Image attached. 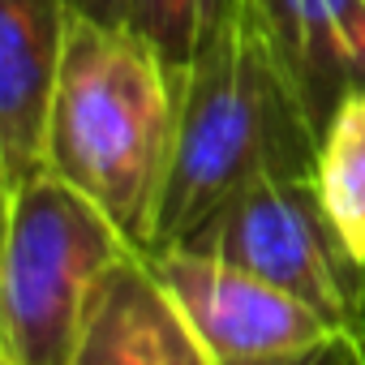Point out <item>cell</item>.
<instances>
[{
    "instance_id": "cell-5",
    "label": "cell",
    "mask_w": 365,
    "mask_h": 365,
    "mask_svg": "<svg viewBox=\"0 0 365 365\" xmlns=\"http://www.w3.org/2000/svg\"><path fill=\"white\" fill-rule=\"evenodd\" d=\"M146 258L215 365L309 348L339 331L322 314H314L309 305L288 297L284 288H275L215 254L172 245V250H155Z\"/></svg>"
},
{
    "instance_id": "cell-7",
    "label": "cell",
    "mask_w": 365,
    "mask_h": 365,
    "mask_svg": "<svg viewBox=\"0 0 365 365\" xmlns=\"http://www.w3.org/2000/svg\"><path fill=\"white\" fill-rule=\"evenodd\" d=\"M73 365H215L146 250H129L91 305Z\"/></svg>"
},
{
    "instance_id": "cell-12",
    "label": "cell",
    "mask_w": 365,
    "mask_h": 365,
    "mask_svg": "<svg viewBox=\"0 0 365 365\" xmlns=\"http://www.w3.org/2000/svg\"><path fill=\"white\" fill-rule=\"evenodd\" d=\"M78 18L103 22V26H129V0H69Z\"/></svg>"
},
{
    "instance_id": "cell-11",
    "label": "cell",
    "mask_w": 365,
    "mask_h": 365,
    "mask_svg": "<svg viewBox=\"0 0 365 365\" xmlns=\"http://www.w3.org/2000/svg\"><path fill=\"white\" fill-rule=\"evenodd\" d=\"M232 365H365V335L361 331H335L309 348L258 356V361H232Z\"/></svg>"
},
{
    "instance_id": "cell-2",
    "label": "cell",
    "mask_w": 365,
    "mask_h": 365,
    "mask_svg": "<svg viewBox=\"0 0 365 365\" xmlns=\"http://www.w3.org/2000/svg\"><path fill=\"white\" fill-rule=\"evenodd\" d=\"M176 142V69L133 26L69 22L48 116V172L150 250Z\"/></svg>"
},
{
    "instance_id": "cell-9",
    "label": "cell",
    "mask_w": 365,
    "mask_h": 365,
    "mask_svg": "<svg viewBox=\"0 0 365 365\" xmlns=\"http://www.w3.org/2000/svg\"><path fill=\"white\" fill-rule=\"evenodd\" d=\"M314 190L352 258L365 267V86L344 95L318 133Z\"/></svg>"
},
{
    "instance_id": "cell-6",
    "label": "cell",
    "mask_w": 365,
    "mask_h": 365,
    "mask_svg": "<svg viewBox=\"0 0 365 365\" xmlns=\"http://www.w3.org/2000/svg\"><path fill=\"white\" fill-rule=\"evenodd\" d=\"M69 0H0V190L48 172V116L69 43Z\"/></svg>"
},
{
    "instance_id": "cell-10",
    "label": "cell",
    "mask_w": 365,
    "mask_h": 365,
    "mask_svg": "<svg viewBox=\"0 0 365 365\" xmlns=\"http://www.w3.org/2000/svg\"><path fill=\"white\" fill-rule=\"evenodd\" d=\"M228 0H129V26L146 35L172 69L190 65L211 39Z\"/></svg>"
},
{
    "instance_id": "cell-8",
    "label": "cell",
    "mask_w": 365,
    "mask_h": 365,
    "mask_svg": "<svg viewBox=\"0 0 365 365\" xmlns=\"http://www.w3.org/2000/svg\"><path fill=\"white\" fill-rule=\"evenodd\" d=\"M254 5L309 120L322 133L335 103L365 86V0H254Z\"/></svg>"
},
{
    "instance_id": "cell-3",
    "label": "cell",
    "mask_w": 365,
    "mask_h": 365,
    "mask_svg": "<svg viewBox=\"0 0 365 365\" xmlns=\"http://www.w3.org/2000/svg\"><path fill=\"white\" fill-rule=\"evenodd\" d=\"M138 250L86 194L39 172L5 194L0 361L73 365L108 271Z\"/></svg>"
},
{
    "instance_id": "cell-4",
    "label": "cell",
    "mask_w": 365,
    "mask_h": 365,
    "mask_svg": "<svg viewBox=\"0 0 365 365\" xmlns=\"http://www.w3.org/2000/svg\"><path fill=\"white\" fill-rule=\"evenodd\" d=\"M180 245L215 254L284 288L331 327L365 335V267L322 211L309 172L254 180Z\"/></svg>"
},
{
    "instance_id": "cell-13",
    "label": "cell",
    "mask_w": 365,
    "mask_h": 365,
    "mask_svg": "<svg viewBox=\"0 0 365 365\" xmlns=\"http://www.w3.org/2000/svg\"><path fill=\"white\" fill-rule=\"evenodd\" d=\"M0 365H9V361H0Z\"/></svg>"
},
{
    "instance_id": "cell-1",
    "label": "cell",
    "mask_w": 365,
    "mask_h": 365,
    "mask_svg": "<svg viewBox=\"0 0 365 365\" xmlns=\"http://www.w3.org/2000/svg\"><path fill=\"white\" fill-rule=\"evenodd\" d=\"M309 120L254 0H228L211 39L176 69V142L150 250L190 241L262 176L314 172Z\"/></svg>"
}]
</instances>
